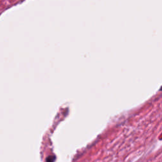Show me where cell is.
Returning a JSON list of instances; mask_svg holds the SVG:
<instances>
[{
	"label": "cell",
	"mask_w": 162,
	"mask_h": 162,
	"mask_svg": "<svg viewBox=\"0 0 162 162\" xmlns=\"http://www.w3.org/2000/svg\"><path fill=\"white\" fill-rule=\"evenodd\" d=\"M56 160V157L55 156L51 155V156H48L46 158V162H55Z\"/></svg>",
	"instance_id": "cell-1"
},
{
	"label": "cell",
	"mask_w": 162,
	"mask_h": 162,
	"mask_svg": "<svg viewBox=\"0 0 162 162\" xmlns=\"http://www.w3.org/2000/svg\"><path fill=\"white\" fill-rule=\"evenodd\" d=\"M160 91H162V86H161V89H160Z\"/></svg>",
	"instance_id": "cell-2"
}]
</instances>
